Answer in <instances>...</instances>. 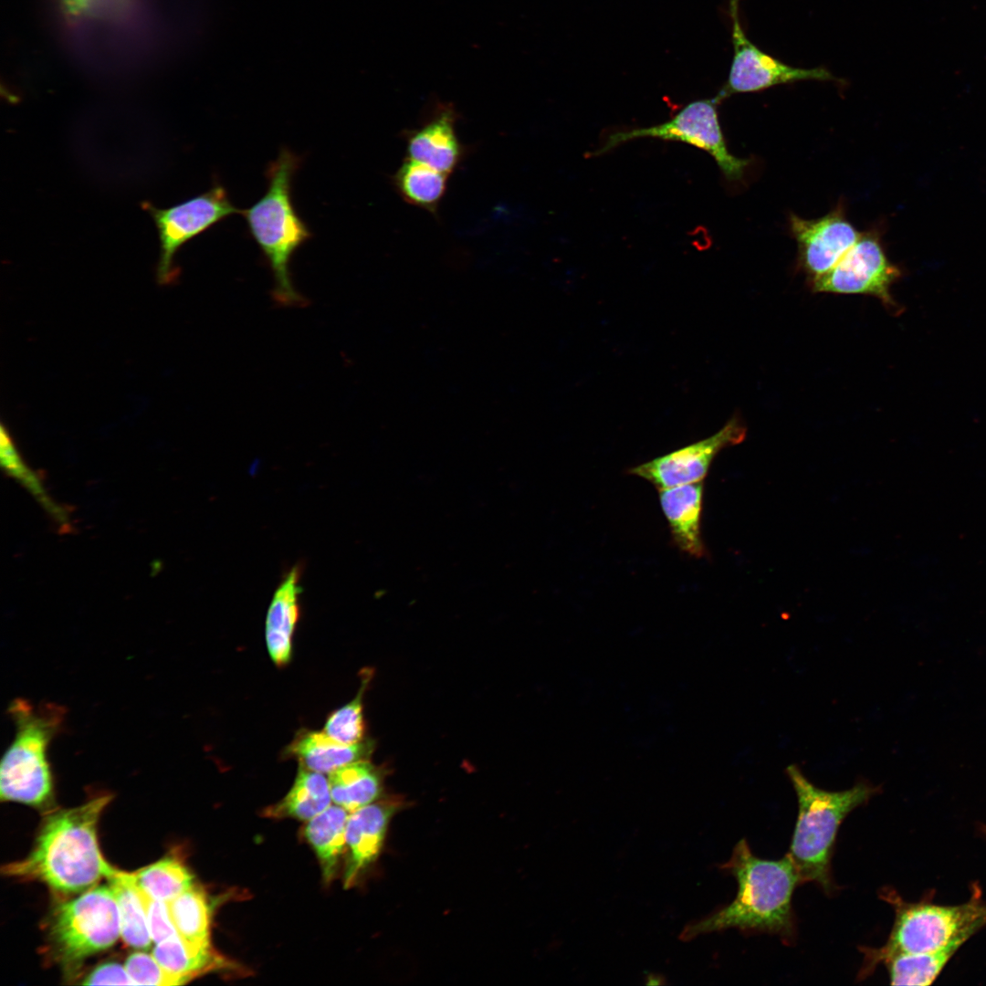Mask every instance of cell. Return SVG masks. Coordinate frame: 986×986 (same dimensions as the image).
<instances>
[{
  "instance_id": "cell-1",
  "label": "cell",
  "mask_w": 986,
  "mask_h": 986,
  "mask_svg": "<svg viewBox=\"0 0 986 986\" xmlns=\"http://www.w3.org/2000/svg\"><path fill=\"white\" fill-rule=\"evenodd\" d=\"M66 50L90 68L164 58L180 32V0H52Z\"/></svg>"
},
{
  "instance_id": "cell-2",
  "label": "cell",
  "mask_w": 986,
  "mask_h": 986,
  "mask_svg": "<svg viewBox=\"0 0 986 986\" xmlns=\"http://www.w3.org/2000/svg\"><path fill=\"white\" fill-rule=\"evenodd\" d=\"M112 799L110 793L81 805L47 813L31 852L5 865L8 876L45 884L60 897L78 896L109 879L116 871L103 857L98 843L100 817Z\"/></svg>"
},
{
  "instance_id": "cell-3",
  "label": "cell",
  "mask_w": 986,
  "mask_h": 986,
  "mask_svg": "<svg viewBox=\"0 0 986 986\" xmlns=\"http://www.w3.org/2000/svg\"><path fill=\"white\" fill-rule=\"evenodd\" d=\"M720 869L737 880L736 897L729 905L688 923L680 933L681 940L736 928L745 934L776 935L788 945L795 941L792 899L800 878L788 855L779 860L762 859L741 839Z\"/></svg>"
},
{
  "instance_id": "cell-4",
  "label": "cell",
  "mask_w": 986,
  "mask_h": 986,
  "mask_svg": "<svg viewBox=\"0 0 986 986\" xmlns=\"http://www.w3.org/2000/svg\"><path fill=\"white\" fill-rule=\"evenodd\" d=\"M786 773L798 801L797 821L787 855L800 884L813 883L831 896L837 889L831 862L838 829L852 811L868 802L879 789L860 781L850 789L831 792L815 786L797 765H789Z\"/></svg>"
},
{
  "instance_id": "cell-5",
  "label": "cell",
  "mask_w": 986,
  "mask_h": 986,
  "mask_svg": "<svg viewBox=\"0 0 986 986\" xmlns=\"http://www.w3.org/2000/svg\"><path fill=\"white\" fill-rule=\"evenodd\" d=\"M300 158L282 149L267 169V188L252 206L240 211L249 232L267 259L275 278V299L298 305L303 299L293 287L289 262L295 251L311 236L292 200V183Z\"/></svg>"
},
{
  "instance_id": "cell-6",
  "label": "cell",
  "mask_w": 986,
  "mask_h": 986,
  "mask_svg": "<svg viewBox=\"0 0 986 986\" xmlns=\"http://www.w3.org/2000/svg\"><path fill=\"white\" fill-rule=\"evenodd\" d=\"M7 712L16 731L1 760V801L47 809L54 802V781L47 751L61 729L65 708L54 703L36 708L23 698H16L10 703Z\"/></svg>"
},
{
  "instance_id": "cell-7",
  "label": "cell",
  "mask_w": 986,
  "mask_h": 986,
  "mask_svg": "<svg viewBox=\"0 0 986 986\" xmlns=\"http://www.w3.org/2000/svg\"><path fill=\"white\" fill-rule=\"evenodd\" d=\"M880 897L894 906L895 922L886 943L860 947L864 954L858 978L868 977L886 958L897 953L934 952L961 946L986 924V905L979 898L958 906L904 902L891 889Z\"/></svg>"
},
{
  "instance_id": "cell-8",
  "label": "cell",
  "mask_w": 986,
  "mask_h": 986,
  "mask_svg": "<svg viewBox=\"0 0 986 986\" xmlns=\"http://www.w3.org/2000/svg\"><path fill=\"white\" fill-rule=\"evenodd\" d=\"M120 937L119 907L110 884L97 885L59 904L47 933L52 957L68 972L112 947Z\"/></svg>"
},
{
  "instance_id": "cell-9",
  "label": "cell",
  "mask_w": 986,
  "mask_h": 986,
  "mask_svg": "<svg viewBox=\"0 0 986 986\" xmlns=\"http://www.w3.org/2000/svg\"><path fill=\"white\" fill-rule=\"evenodd\" d=\"M719 102L717 96L695 100L666 122L612 132L600 148L589 155L604 154L621 144L640 138L681 142L709 153L729 182H739L743 179L750 160L738 158L728 150L717 110Z\"/></svg>"
},
{
  "instance_id": "cell-10",
  "label": "cell",
  "mask_w": 986,
  "mask_h": 986,
  "mask_svg": "<svg viewBox=\"0 0 986 986\" xmlns=\"http://www.w3.org/2000/svg\"><path fill=\"white\" fill-rule=\"evenodd\" d=\"M142 207L152 215L160 240V257L156 269L160 284H169L177 276L173 258L188 241L218 222L240 212L231 203L226 190L215 184L207 192L165 209L145 202Z\"/></svg>"
},
{
  "instance_id": "cell-11",
  "label": "cell",
  "mask_w": 986,
  "mask_h": 986,
  "mask_svg": "<svg viewBox=\"0 0 986 986\" xmlns=\"http://www.w3.org/2000/svg\"><path fill=\"white\" fill-rule=\"evenodd\" d=\"M902 270L886 257L876 233H861L856 242L826 274L811 283L819 293L867 295L878 299L891 312L901 307L891 293Z\"/></svg>"
},
{
  "instance_id": "cell-12",
  "label": "cell",
  "mask_w": 986,
  "mask_h": 986,
  "mask_svg": "<svg viewBox=\"0 0 986 986\" xmlns=\"http://www.w3.org/2000/svg\"><path fill=\"white\" fill-rule=\"evenodd\" d=\"M738 7L739 0H730L734 53L728 81L717 95L720 101L735 93L760 91L780 84L802 80L839 81L825 68L792 67L758 48L741 27Z\"/></svg>"
},
{
  "instance_id": "cell-13",
  "label": "cell",
  "mask_w": 986,
  "mask_h": 986,
  "mask_svg": "<svg viewBox=\"0 0 986 986\" xmlns=\"http://www.w3.org/2000/svg\"><path fill=\"white\" fill-rule=\"evenodd\" d=\"M745 436V425L734 416L712 435L633 467L628 473L647 480L658 490L700 482L717 455L741 443Z\"/></svg>"
},
{
  "instance_id": "cell-14",
  "label": "cell",
  "mask_w": 986,
  "mask_h": 986,
  "mask_svg": "<svg viewBox=\"0 0 986 986\" xmlns=\"http://www.w3.org/2000/svg\"><path fill=\"white\" fill-rule=\"evenodd\" d=\"M789 221L798 246V267L810 283L832 269L861 234L846 219L841 206L817 219L791 214Z\"/></svg>"
},
{
  "instance_id": "cell-15",
  "label": "cell",
  "mask_w": 986,
  "mask_h": 986,
  "mask_svg": "<svg viewBox=\"0 0 986 986\" xmlns=\"http://www.w3.org/2000/svg\"><path fill=\"white\" fill-rule=\"evenodd\" d=\"M457 119L451 106L441 105L417 127L404 131L406 157L450 175L467 153L456 133Z\"/></svg>"
},
{
  "instance_id": "cell-16",
  "label": "cell",
  "mask_w": 986,
  "mask_h": 986,
  "mask_svg": "<svg viewBox=\"0 0 986 986\" xmlns=\"http://www.w3.org/2000/svg\"><path fill=\"white\" fill-rule=\"evenodd\" d=\"M402 802L393 798L376 800L350 813L346 826V852L343 886H353L376 860L382 849L389 822L400 810Z\"/></svg>"
},
{
  "instance_id": "cell-17",
  "label": "cell",
  "mask_w": 986,
  "mask_h": 986,
  "mask_svg": "<svg viewBox=\"0 0 986 986\" xmlns=\"http://www.w3.org/2000/svg\"><path fill=\"white\" fill-rule=\"evenodd\" d=\"M703 481L659 489L660 506L674 544L694 558L706 554L701 534Z\"/></svg>"
},
{
  "instance_id": "cell-18",
  "label": "cell",
  "mask_w": 986,
  "mask_h": 986,
  "mask_svg": "<svg viewBox=\"0 0 986 986\" xmlns=\"http://www.w3.org/2000/svg\"><path fill=\"white\" fill-rule=\"evenodd\" d=\"M372 740L352 744L339 742L324 731L300 729L287 746L284 755L295 758L308 770L330 773L354 761L369 760L374 750Z\"/></svg>"
},
{
  "instance_id": "cell-19",
  "label": "cell",
  "mask_w": 986,
  "mask_h": 986,
  "mask_svg": "<svg viewBox=\"0 0 986 986\" xmlns=\"http://www.w3.org/2000/svg\"><path fill=\"white\" fill-rule=\"evenodd\" d=\"M300 569L293 567L276 590L266 618V643L272 661L278 666L288 664L292 641L299 618Z\"/></svg>"
},
{
  "instance_id": "cell-20",
  "label": "cell",
  "mask_w": 986,
  "mask_h": 986,
  "mask_svg": "<svg viewBox=\"0 0 986 986\" xmlns=\"http://www.w3.org/2000/svg\"><path fill=\"white\" fill-rule=\"evenodd\" d=\"M350 813L335 804L308 821L304 835L320 865L322 877L330 883L346 852V826Z\"/></svg>"
},
{
  "instance_id": "cell-21",
  "label": "cell",
  "mask_w": 986,
  "mask_h": 986,
  "mask_svg": "<svg viewBox=\"0 0 986 986\" xmlns=\"http://www.w3.org/2000/svg\"><path fill=\"white\" fill-rule=\"evenodd\" d=\"M174 928L195 954H217L211 946V910L205 891L194 885L167 903Z\"/></svg>"
},
{
  "instance_id": "cell-22",
  "label": "cell",
  "mask_w": 986,
  "mask_h": 986,
  "mask_svg": "<svg viewBox=\"0 0 986 986\" xmlns=\"http://www.w3.org/2000/svg\"><path fill=\"white\" fill-rule=\"evenodd\" d=\"M385 772L369 760L346 764L330 773L332 802L352 813L378 800Z\"/></svg>"
},
{
  "instance_id": "cell-23",
  "label": "cell",
  "mask_w": 986,
  "mask_h": 986,
  "mask_svg": "<svg viewBox=\"0 0 986 986\" xmlns=\"http://www.w3.org/2000/svg\"><path fill=\"white\" fill-rule=\"evenodd\" d=\"M331 801L329 780L320 772L299 766L290 791L279 802L265 808L263 815L309 821L326 810Z\"/></svg>"
},
{
  "instance_id": "cell-24",
  "label": "cell",
  "mask_w": 986,
  "mask_h": 986,
  "mask_svg": "<svg viewBox=\"0 0 986 986\" xmlns=\"http://www.w3.org/2000/svg\"><path fill=\"white\" fill-rule=\"evenodd\" d=\"M448 176L406 157L392 176V184L404 202L437 216L447 190Z\"/></svg>"
},
{
  "instance_id": "cell-25",
  "label": "cell",
  "mask_w": 986,
  "mask_h": 986,
  "mask_svg": "<svg viewBox=\"0 0 986 986\" xmlns=\"http://www.w3.org/2000/svg\"><path fill=\"white\" fill-rule=\"evenodd\" d=\"M122 874L151 897L166 904L194 885L189 869L173 856Z\"/></svg>"
},
{
  "instance_id": "cell-26",
  "label": "cell",
  "mask_w": 986,
  "mask_h": 986,
  "mask_svg": "<svg viewBox=\"0 0 986 986\" xmlns=\"http://www.w3.org/2000/svg\"><path fill=\"white\" fill-rule=\"evenodd\" d=\"M960 946H951L934 952L897 953L886 958L892 985H930L940 973Z\"/></svg>"
},
{
  "instance_id": "cell-27",
  "label": "cell",
  "mask_w": 986,
  "mask_h": 986,
  "mask_svg": "<svg viewBox=\"0 0 986 986\" xmlns=\"http://www.w3.org/2000/svg\"><path fill=\"white\" fill-rule=\"evenodd\" d=\"M152 954L169 972L182 977L187 982L207 971L226 970L231 967L218 954L199 955L185 945L179 935L155 943Z\"/></svg>"
},
{
  "instance_id": "cell-28",
  "label": "cell",
  "mask_w": 986,
  "mask_h": 986,
  "mask_svg": "<svg viewBox=\"0 0 986 986\" xmlns=\"http://www.w3.org/2000/svg\"><path fill=\"white\" fill-rule=\"evenodd\" d=\"M120 913L121 938L135 949H147L152 939L142 902L132 887L119 875V869L108 879Z\"/></svg>"
},
{
  "instance_id": "cell-29",
  "label": "cell",
  "mask_w": 986,
  "mask_h": 986,
  "mask_svg": "<svg viewBox=\"0 0 986 986\" xmlns=\"http://www.w3.org/2000/svg\"><path fill=\"white\" fill-rule=\"evenodd\" d=\"M363 677L356 697L342 708L332 712L327 719L323 731L331 739L345 744L364 740L365 722L362 698L372 679V671L364 669Z\"/></svg>"
},
{
  "instance_id": "cell-30",
  "label": "cell",
  "mask_w": 986,
  "mask_h": 986,
  "mask_svg": "<svg viewBox=\"0 0 986 986\" xmlns=\"http://www.w3.org/2000/svg\"><path fill=\"white\" fill-rule=\"evenodd\" d=\"M125 968L136 985H182L187 981L165 970L153 957L144 951H134L125 961Z\"/></svg>"
},
{
  "instance_id": "cell-31",
  "label": "cell",
  "mask_w": 986,
  "mask_h": 986,
  "mask_svg": "<svg viewBox=\"0 0 986 986\" xmlns=\"http://www.w3.org/2000/svg\"><path fill=\"white\" fill-rule=\"evenodd\" d=\"M1 460L3 467L6 471L29 488V490L38 498V500L44 502L46 508L56 507L55 505L50 504L49 498L46 496L40 481L21 458L9 433L4 425H2L1 428Z\"/></svg>"
},
{
  "instance_id": "cell-32",
  "label": "cell",
  "mask_w": 986,
  "mask_h": 986,
  "mask_svg": "<svg viewBox=\"0 0 986 986\" xmlns=\"http://www.w3.org/2000/svg\"><path fill=\"white\" fill-rule=\"evenodd\" d=\"M119 875L132 887L140 898L146 915L152 941L154 943H159L169 938L179 935L172 921L167 904L151 897L141 887L128 880L123 876L121 870H119Z\"/></svg>"
},
{
  "instance_id": "cell-33",
  "label": "cell",
  "mask_w": 986,
  "mask_h": 986,
  "mask_svg": "<svg viewBox=\"0 0 986 986\" xmlns=\"http://www.w3.org/2000/svg\"><path fill=\"white\" fill-rule=\"evenodd\" d=\"M86 985H136L125 965L106 962L97 966L80 982Z\"/></svg>"
}]
</instances>
